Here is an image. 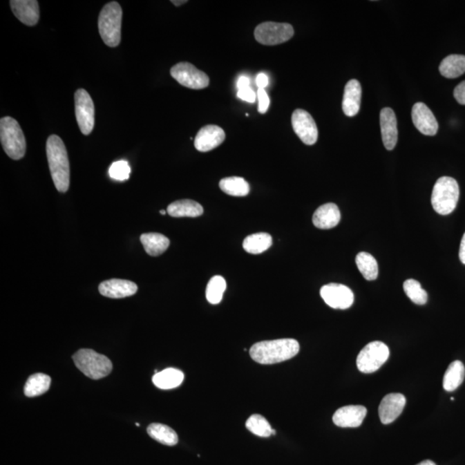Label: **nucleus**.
<instances>
[{"label":"nucleus","instance_id":"f257e3e1","mask_svg":"<svg viewBox=\"0 0 465 465\" xmlns=\"http://www.w3.org/2000/svg\"><path fill=\"white\" fill-rule=\"evenodd\" d=\"M299 350V343L294 339H281L258 342L251 348L250 356L261 365H272L294 358Z\"/></svg>","mask_w":465,"mask_h":465},{"label":"nucleus","instance_id":"f03ea898","mask_svg":"<svg viewBox=\"0 0 465 465\" xmlns=\"http://www.w3.org/2000/svg\"><path fill=\"white\" fill-rule=\"evenodd\" d=\"M48 166L54 184L59 192L68 191L70 185V165L66 146L61 137L52 135L46 144Z\"/></svg>","mask_w":465,"mask_h":465},{"label":"nucleus","instance_id":"7ed1b4c3","mask_svg":"<svg viewBox=\"0 0 465 465\" xmlns=\"http://www.w3.org/2000/svg\"><path fill=\"white\" fill-rule=\"evenodd\" d=\"M122 10L116 1L106 3L99 17V30L104 43L111 48L121 43Z\"/></svg>","mask_w":465,"mask_h":465},{"label":"nucleus","instance_id":"20e7f679","mask_svg":"<svg viewBox=\"0 0 465 465\" xmlns=\"http://www.w3.org/2000/svg\"><path fill=\"white\" fill-rule=\"evenodd\" d=\"M77 368L91 379L99 380L107 377L113 366L109 358L92 349H80L73 356Z\"/></svg>","mask_w":465,"mask_h":465},{"label":"nucleus","instance_id":"39448f33","mask_svg":"<svg viewBox=\"0 0 465 465\" xmlns=\"http://www.w3.org/2000/svg\"><path fill=\"white\" fill-rule=\"evenodd\" d=\"M0 141L6 155L12 160L22 159L26 152V141L20 125L10 117L0 120Z\"/></svg>","mask_w":465,"mask_h":465},{"label":"nucleus","instance_id":"423d86ee","mask_svg":"<svg viewBox=\"0 0 465 465\" xmlns=\"http://www.w3.org/2000/svg\"><path fill=\"white\" fill-rule=\"evenodd\" d=\"M459 199V187L450 177H442L433 189L432 205L439 215L450 214L456 209Z\"/></svg>","mask_w":465,"mask_h":465},{"label":"nucleus","instance_id":"0eeeda50","mask_svg":"<svg viewBox=\"0 0 465 465\" xmlns=\"http://www.w3.org/2000/svg\"><path fill=\"white\" fill-rule=\"evenodd\" d=\"M389 357L390 349L383 342H370L357 357V367L363 373H373L387 361Z\"/></svg>","mask_w":465,"mask_h":465},{"label":"nucleus","instance_id":"6e6552de","mask_svg":"<svg viewBox=\"0 0 465 465\" xmlns=\"http://www.w3.org/2000/svg\"><path fill=\"white\" fill-rule=\"evenodd\" d=\"M293 36V27L285 23H262L254 30L255 39L258 43L269 46L286 43Z\"/></svg>","mask_w":465,"mask_h":465},{"label":"nucleus","instance_id":"1a4fd4ad","mask_svg":"<svg viewBox=\"0 0 465 465\" xmlns=\"http://www.w3.org/2000/svg\"><path fill=\"white\" fill-rule=\"evenodd\" d=\"M171 75L187 88L200 90L209 86V76L189 62H180L171 68Z\"/></svg>","mask_w":465,"mask_h":465},{"label":"nucleus","instance_id":"9d476101","mask_svg":"<svg viewBox=\"0 0 465 465\" xmlns=\"http://www.w3.org/2000/svg\"><path fill=\"white\" fill-rule=\"evenodd\" d=\"M75 116L83 135L92 133L95 124V108L89 93L85 89H79L75 94Z\"/></svg>","mask_w":465,"mask_h":465},{"label":"nucleus","instance_id":"9b49d317","mask_svg":"<svg viewBox=\"0 0 465 465\" xmlns=\"http://www.w3.org/2000/svg\"><path fill=\"white\" fill-rule=\"evenodd\" d=\"M294 131L304 144L314 145L318 139V129L314 118L307 111L297 109L292 117Z\"/></svg>","mask_w":465,"mask_h":465},{"label":"nucleus","instance_id":"f8f14e48","mask_svg":"<svg viewBox=\"0 0 465 465\" xmlns=\"http://www.w3.org/2000/svg\"><path fill=\"white\" fill-rule=\"evenodd\" d=\"M320 293L324 302L333 309L347 310L354 302L351 289L343 285L332 283L323 286Z\"/></svg>","mask_w":465,"mask_h":465},{"label":"nucleus","instance_id":"ddd939ff","mask_svg":"<svg viewBox=\"0 0 465 465\" xmlns=\"http://www.w3.org/2000/svg\"><path fill=\"white\" fill-rule=\"evenodd\" d=\"M226 138L225 131L219 126L206 125L196 135L195 148L200 152H209L221 145Z\"/></svg>","mask_w":465,"mask_h":465},{"label":"nucleus","instance_id":"4468645a","mask_svg":"<svg viewBox=\"0 0 465 465\" xmlns=\"http://www.w3.org/2000/svg\"><path fill=\"white\" fill-rule=\"evenodd\" d=\"M412 120L416 129L423 135L433 136L438 132V122L432 111L425 104L416 103L412 106Z\"/></svg>","mask_w":465,"mask_h":465},{"label":"nucleus","instance_id":"2eb2a0df","mask_svg":"<svg viewBox=\"0 0 465 465\" xmlns=\"http://www.w3.org/2000/svg\"><path fill=\"white\" fill-rule=\"evenodd\" d=\"M406 397L403 394L387 395L381 401L379 408V417L383 424H390L399 417L406 405Z\"/></svg>","mask_w":465,"mask_h":465},{"label":"nucleus","instance_id":"dca6fc26","mask_svg":"<svg viewBox=\"0 0 465 465\" xmlns=\"http://www.w3.org/2000/svg\"><path fill=\"white\" fill-rule=\"evenodd\" d=\"M367 414L366 408L361 405H348L334 412L333 421L340 428H359Z\"/></svg>","mask_w":465,"mask_h":465},{"label":"nucleus","instance_id":"f3484780","mask_svg":"<svg viewBox=\"0 0 465 465\" xmlns=\"http://www.w3.org/2000/svg\"><path fill=\"white\" fill-rule=\"evenodd\" d=\"M137 285L134 282L124 281V279H109L101 283L99 291L101 295L109 298H124L131 296L137 292Z\"/></svg>","mask_w":465,"mask_h":465},{"label":"nucleus","instance_id":"a211bd4d","mask_svg":"<svg viewBox=\"0 0 465 465\" xmlns=\"http://www.w3.org/2000/svg\"><path fill=\"white\" fill-rule=\"evenodd\" d=\"M14 15L27 26H35L39 21V3L36 0H12L10 2Z\"/></svg>","mask_w":465,"mask_h":465},{"label":"nucleus","instance_id":"6ab92c4d","mask_svg":"<svg viewBox=\"0 0 465 465\" xmlns=\"http://www.w3.org/2000/svg\"><path fill=\"white\" fill-rule=\"evenodd\" d=\"M381 133L384 146L387 150H393L398 140L397 120L396 114L390 108H383L380 113Z\"/></svg>","mask_w":465,"mask_h":465},{"label":"nucleus","instance_id":"aec40b11","mask_svg":"<svg viewBox=\"0 0 465 465\" xmlns=\"http://www.w3.org/2000/svg\"><path fill=\"white\" fill-rule=\"evenodd\" d=\"M341 211L333 202L320 206L314 213L313 223L318 229H330L341 222Z\"/></svg>","mask_w":465,"mask_h":465},{"label":"nucleus","instance_id":"412c9836","mask_svg":"<svg viewBox=\"0 0 465 465\" xmlns=\"http://www.w3.org/2000/svg\"><path fill=\"white\" fill-rule=\"evenodd\" d=\"M362 89L361 85L357 79H351L345 87L343 109L345 116L354 117L359 113L360 104H361Z\"/></svg>","mask_w":465,"mask_h":465},{"label":"nucleus","instance_id":"4be33fe9","mask_svg":"<svg viewBox=\"0 0 465 465\" xmlns=\"http://www.w3.org/2000/svg\"><path fill=\"white\" fill-rule=\"evenodd\" d=\"M167 211L173 218H198L204 213V208L197 202L183 199L172 202Z\"/></svg>","mask_w":465,"mask_h":465},{"label":"nucleus","instance_id":"5701e85b","mask_svg":"<svg viewBox=\"0 0 465 465\" xmlns=\"http://www.w3.org/2000/svg\"><path fill=\"white\" fill-rule=\"evenodd\" d=\"M141 241L146 253L153 257L165 253L170 245L169 238L159 233L143 234Z\"/></svg>","mask_w":465,"mask_h":465},{"label":"nucleus","instance_id":"b1692460","mask_svg":"<svg viewBox=\"0 0 465 465\" xmlns=\"http://www.w3.org/2000/svg\"><path fill=\"white\" fill-rule=\"evenodd\" d=\"M184 373L174 368H167L162 372H156L153 377V383L160 390L175 389L184 381Z\"/></svg>","mask_w":465,"mask_h":465},{"label":"nucleus","instance_id":"393cba45","mask_svg":"<svg viewBox=\"0 0 465 465\" xmlns=\"http://www.w3.org/2000/svg\"><path fill=\"white\" fill-rule=\"evenodd\" d=\"M439 72L447 79H456L465 73V57L462 55H450L440 63Z\"/></svg>","mask_w":465,"mask_h":465},{"label":"nucleus","instance_id":"a878e982","mask_svg":"<svg viewBox=\"0 0 465 465\" xmlns=\"http://www.w3.org/2000/svg\"><path fill=\"white\" fill-rule=\"evenodd\" d=\"M465 377V368L464 363L459 360L453 362L447 368L444 376L443 387L445 390L454 391L464 382Z\"/></svg>","mask_w":465,"mask_h":465},{"label":"nucleus","instance_id":"bb28decb","mask_svg":"<svg viewBox=\"0 0 465 465\" xmlns=\"http://www.w3.org/2000/svg\"><path fill=\"white\" fill-rule=\"evenodd\" d=\"M51 379L44 373H37L30 376L24 386V394L27 397H36L44 395L50 390Z\"/></svg>","mask_w":465,"mask_h":465},{"label":"nucleus","instance_id":"cd10ccee","mask_svg":"<svg viewBox=\"0 0 465 465\" xmlns=\"http://www.w3.org/2000/svg\"><path fill=\"white\" fill-rule=\"evenodd\" d=\"M146 431L152 439L162 443V445L173 446H176L178 442L176 432L169 426L160 424V423H153V424L149 426Z\"/></svg>","mask_w":465,"mask_h":465},{"label":"nucleus","instance_id":"c85d7f7f","mask_svg":"<svg viewBox=\"0 0 465 465\" xmlns=\"http://www.w3.org/2000/svg\"><path fill=\"white\" fill-rule=\"evenodd\" d=\"M272 245V238L267 233H257L247 236L243 241L244 250L248 254H260L269 249Z\"/></svg>","mask_w":465,"mask_h":465},{"label":"nucleus","instance_id":"c756f323","mask_svg":"<svg viewBox=\"0 0 465 465\" xmlns=\"http://www.w3.org/2000/svg\"><path fill=\"white\" fill-rule=\"evenodd\" d=\"M219 187L225 193L233 197H245L250 191L249 184L240 177L222 178L220 181Z\"/></svg>","mask_w":465,"mask_h":465},{"label":"nucleus","instance_id":"7c9ffc66","mask_svg":"<svg viewBox=\"0 0 465 465\" xmlns=\"http://www.w3.org/2000/svg\"><path fill=\"white\" fill-rule=\"evenodd\" d=\"M356 265L366 281H375L379 276V265L372 254L361 252L356 256Z\"/></svg>","mask_w":465,"mask_h":465},{"label":"nucleus","instance_id":"2f4dec72","mask_svg":"<svg viewBox=\"0 0 465 465\" xmlns=\"http://www.w3.org/2000/svg\"><path fill=\"white\" fill-rule=\"evenodd\" d=\"M246 428L254 435L261 437V438H267L272 435H276V431L272 428L270 423L260 415L250 416L246 422Z\"/></svg>","mask_w":465,"mask_h":465},{"label":"nucleus","instance_id":"473e14b6","mask_svg":"<svg viewBox=\"0 0 465 465\" xmlns=\"http://www.w3.org/2000/svg\"><path fill=\"white\" fill-rule=\"evenodd\" d=\"M227 289V283L222 276H215L209 281L206 288V298L211 304H218L221 303Z\"/></svg>","mask_w":465,"mask_h":465},{"label":"nucleus","instance_id":"72a5a7b5","mask_svg":"<svg viewBox=\"0 0 465 465\" xmlns=\"http://www.w3.org/2000/svg\"><path fill=\"white\" fill-rule=\"evenodd\" d=\"M404 290L408 298L417 305H424L428 302V293L415 279H408L405 281Z\"/></svg>","mask_w":465,"mask_h":465},{"label":"nucleus","instance_id":"f704fd0d","mask_svg":"<svg viewBox=\"0 0 465 465\" xmlns=\"http://www.w3.org/2000/svg\"><path fill=\"white\" fill-rule=\"evenodd\" d=\"M131 172V167L125 160H119V162H114L109 169L111 178L118 181L129 180Z\"/></svg>","mask_w":465,"mask_h":465},{"label":"nucleus","instance_id":"c9c22d12","mask_svg":"<svg viewBox=\"0 0 465 465\" xmlns=\"http://www.w3.org/2000/svg\"><path fill=\"white\" fill-rule=\"evenodd\" d=\"M258 107V111L261 114L267 113L269 106H270V99L265 89H258L257 93Z\"/></svg>","mask_w":465,"mask_h":465},{"label":"nucleus","instance_id":"e433bc0d","mask_svg":"<svg viewBox=\"0 0 465 465\" xmlns=\"http://www.w3.org/2000/svg\"><path fill=\"white\" fill-rule=\"evenodd\" d=\"M237 97L248 103H254L256 101L257 95L250 86H247L238 90Z\"/></svg>","mask_w":465,"mask_h":465},{"label":"nucleus","instance_id":"4c0bfd02","mask_svg":"<svg viewBox=\"0 0 465 465\" xmlns=\"http://www.w3.org/2000/svg\"><path fill=\"white\" fill-rule=\"evenodd\" d=\"M453 94L457 102L465 106V80L456 87Z\"/></svg>","mask_w":465,"mask_h":465},{"label":"nucleus","instance_id":"58836bf2","mask_svg":"<svg viewBox=\"0 0 465 465\" xmlns=\"http://www.w3.org/2000/svg\"><path fill=\"white\" fill-rule=\"evenodd\" d=\"M258 89H265L268 86V77L265 73H260L256 78Z\"/></svg>","mask_w":465,"mask_h":465},{"label":"nucleus","instance_id":"ea45409f","mask_svg":"<svg viewBox=\"0 0 465 465\" xmlns=\"http://www.w3.org/2000/svg\"><path fill=\"white\" fill-rule=\"evenodd\" d=\"M238 90L245 88V87L250 86V80L246 76L240 77L237 83Z\"/></svg>","mask_w":465,"mask_h":465},{"label":"nucleus","instance_id":"a19ab883","mask_svg":"<svg viewBox=\"0 0 465 465\" xmlns=\"http://www.w3.org/2000/svg\"><path fill=\"white\" fill-rule=\"evenodd\" d=\"M459 258L461 262L465 265V233L461 240L460 249H459Z\"/></svg>","mask_w":465,"mask_h":465},{"label":"nucleus","instance_id":"79ce46f5","mask_svg":"<svg viewBox=\"0 0 465 465\" xmlns=\"http://www.w3.org/2000/svg\"><path fill=\"white\" fill-rule=\"evenodd\" d=\"M171 2H172L173 5L176 6H180L184 5L185 3H187V0H172Z\"/></svg>","mask_w":465,"mask_h":465},{"label":"nucleus","instance_id":"37998d69","mask_svg":"<svg viewBox=\"0 0 465 465\" xmlns=\"http://www.w3.org/2000/svg\"><path fill=\"white\" fill-rule=\"evenodd\" d=\"M417 465H436V464L433 463V461L431 460H425L422 461L421 463H419Z\"/></svg>","mask_w":465,"mask_h":465},{"label":"nucleus","instance_id":"c03bdc74","mask_svg":"<svg viewBox=\"0 0 465 465\" xmlns=\"http://www.w3.org/2000/svg\"><path fill=\"white\" fill-rule=\"evenodd\" d=\"M160 214H162V215H163V216H165V215L167 214V211H160Z\"/></svg>","mask_w":465,"mask_h":465}]
</instances>
